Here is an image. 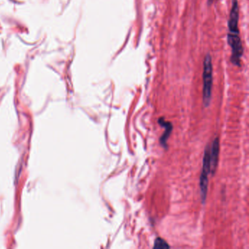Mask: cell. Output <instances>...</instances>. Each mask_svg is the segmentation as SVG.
<instances>
[{
    "mask_svg": "<svg viewBox=\"0 0 249 249\" xmlns=\"http://www.w3.org/2000/svg\"><path fill=\"white\" fill-rule=\"evenodd\" d=\"M239 4L238 0H232L230 18L228 21L227 42L231 48V62L236 66H240V61L243 54V44L240 37L239 28Z\"/></svg>",
    "mask_w": 249,
    "mask_h": 249,
    "instance_id": "cell-1",
    "label": "cell"
},
{
    "mask_svg": "<svg viewBox=\"0 0 249 249\" xmlns=\"http://www.w3.org/2000/svg\"><path fill=\"white\" fill-rule=\"evenodd\" d=\"M203 103L205 106H208L210 101L211 90L213 85V65L212 57L210 54H206L203 62Z\"/></svg>",
    "mask_w": 249,
    "mask_h": 249,
    "instance_id": "cell-2",
    "label": "cell"
},
{
    "mask_svg": "<svg viewBox=\"0 0 249 249\" xmlns=\"http://www.w3.org/2000/svg\"><path fill=\"white\" fill-rule=\"evenodd\" d=\"M202 170L200 175V193H201L202 201L204 202L207 197L208 185V175L210 172V148H207L205 151L202 162Z\"/></svg>",
    "mask_w": 249,
    "mask_h": 249,
    "instance_id": "cell-3",
    "label": "cell"
},
{
    "mask_svg": "<svg viewBox=\"0 0 249 249\" xmlns=\"http://www.w3.org/2000/svg\"><path fill=\"white\" fill-rule=\"evenodd\" d=\"M218 155H219V140L216 137L213 142L212 147L210 150V167L212 174H214L215 172L218 164Z\"/></svg>",
    "mask_w": 249,
    "mask_h": 249,
    "instance_id": "cell-4",
    "label": "cell"
},
{
    "mask_svg": "<svg viewBox=\"0 0 249 249\" xmlns=\"http://www.w3.org/2000/svg\"><path fill=\"white\" fill-rule=\"evenodd\" d=\"M159 123L160 124L161 126H162V127H164L165 128V133H164L163 135L161 137V139H160L162 145H164V146H165L167 144V141L168 137H169L170 135L171 132H172V126L170 122H167V121H165L163 118H160V119L159 120Z\"/></svg>",
    "mask_w": 249,
    "mask_h": 249,
    "instance_id": "cell-5",
    "label": "cell"
},
{
    "mask_svg": "<svg viewBox=\"0 0 249 249\" xmlns=\"http://www.w3.org/2000/svg\"><path fill=\"white\" fill-rule=\"evenodd\" d=\"M170 246L163 239L157 238L155 240L153 248H169Z\"/></svg>",
    "mask_w": 249,
    "mask_h": 249,
    "instance_id": "cell-6",
    "label": "cell"
},
{
    "mask_svg": "<svg viewBox=\"0 0 249 249\" xmlns=\"http://www.w3.org/2000/svg\"><path fill=\"white\" fill-rule=\"evenodd\" d=\"M213 0H208V4H211L213 3Z\"/></svg>",
    "mask_w": 249,
    "mask_h": 249,
    "instance_id": "cell-7",
    "label": "cell"
}]
</instances>
